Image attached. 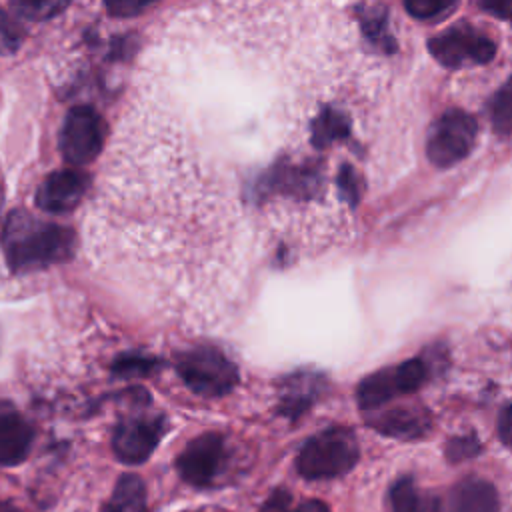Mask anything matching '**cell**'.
Here are the masks:
<instances>
[{
  "mask_svg": "<svg viewBox=\"0 0 512 512\" xmlns=\"http://www.w3.org/2000/svg\"><path fill=\"white\" fill-rule=\"evenodd\" d=\"M2 248L14 272H32L70 258L74 252V232L38 220L26 210H14L2 228Z\"/></svg>",
  "mask_w": 512,
  "mask_h": 512,
  "instance_id": "6da1fadb",
  "label": "cell"
},
{
  "mask_svg": "<svg viewBox=\"0 0 512 512\" xmlns=\"http://www.w3.org/2000/svg\"><path fill=\"white\" fill-rule=\"evenodd\" d=\"M360 458L356 434L344 426H332L310 436L298 456L296 470L306 480H328L348 474Z\"/></svg>",
  "mask_w": 512,
  "mask_h": 512,
  "instance_id": "7a4b0ae2",
  "label": "cell"
},
{
  "mask_svg": "<svg viewBox=\"0 0 512 512\" xmlns=\"http://www.w3.org/2000/svg\"><path fill=\"white\" fill-rule=\"evenodd\" d=\"M176 372L182 382L202 398L226 396L240 380L236 364L212 346L180 352L176 356Z\"/></svg>",
  "mask_w": 512,
  "mask_h": 512,
  "instance_id": "3957f363",
  "label": "cell"
},
{
  "mask_svg": "<svg viewBox=\"0 0 512 512\" xmlns=\"http://www.w3.org/2000/svg\"><path fill=\"white\" fill-rule=\"evenodd\" d=\"M428 378V366L420 358H410L402 364L382 368L366 376L356 390V400L362 410H374L396 396L416 392Z\"/></svg>",
  "mask_w": 512,
  "mask_h": 512,
  "instance_id": "277c9868",
  "label": "cell"
},
{
  "mask_svg": "<svg viewBox=\"0 0 512 512\" xmlns=\"http://www.w3.org/2000/svg\"><path fill=\"white\" fill-rule=\"evenodd\" d=\"M478 124L464 110L444 112L430 128L426 152L434 166L448 168L466 158L476 142Z\"/></svg>",
  "mask_w": 512,
  "mask_h": 512,
  "instance_id": "5b68a950",
  "label": "cell"
},
{
  "mask_svg": "<svg viewBox=\"0 0 512 512\" xmlns=\"http://www.w3.org/2000/svg\"><path fill=\"white\" fill-rule=\"evenodd\" d=\"M226 462V440L220 432H202L176 456L174 466L184 482L196 488L210 486Z\"/></svg>",
  "mask_w": 512,
  "mask_h": 512,
  "instance_id": "8992f818",
  "label": "cell"
},
{
  "mask_svg": "<svg viewBox=\"0 0 512 512\" xmlns=\"http://www.w3.org/2000/svg\"><path fill=\"white\" fill-rule=\"evenodd\" d=\"M104 126L98 112L90 106H74L60 130V152L72 166L92 162L102 150Z\"/></svg>",
  "mask_w": 512,
  "mask_h": 512,
  "instance_id": "52a82bcc",
  "label": "cell"
},
{
  "mask_svg": "<svg viewBox=\"0 0 512 512\" xmlns=\"http://www.w3.org/2000/svg\"><path fill=\"white\" fill-rule=\"evenodd\" d=\"M430 54L446 68L486 64L496 54V44L470 26L450 28L428 42Z\"/></svg>",
  "mask_w": 512,
  "mask_h": 512,
  "instance_id": "ba28073f",
  "label": "cell"
},
{
  "mask_svg": "<svg viewBox=\"0 0 512 512\" xmlns=\"http://www.w3.org/2000/svg\"><path fill=\"white\" fill-rule=\"evenodd\" d=\"M166 432L164 416H128L112 432V452L124 464H142Z\"/></svg>",
  "mask_w": 512,
  "mask_h": 512,
  "instance_id": "9c48e42d",
  "label": "cell"
},
{
  "mask_svg": "<svg viewBox=\"0 0 512 512\" xmlns=\"http://www.w3.org/2000/svg\"><path fill=\"white\" fill-rule=\"evenodd\" d=\"M88 178L78 170H60L50 174L36 192V206L50 214H62L76 208L86 192Z\"/></svg>",
  "mask_w": 512,
  "mask_h": 512,
  "instance_id": "30bf717a",
  "label": "cell"
},
{
  "mask_svg": "<svg viewBox=\"0 0 512 512\" xmlns=\"http://www.w3.org/2000/svg\"><path fill=\"white\" fill-rule=\"evenodd\" d=\"M34 430L10 404L0 402V466H16L30 454Z\"/></svg>",
  "mask_w": 512,
  "mask_h": 512,
  "instance_id": "8fae6325",
  "label": "cell"
},
{
  "mask_svg": "<svg viewBox=\"0 0 512 512\" xmlns=\"http://www.w3.org/2000/svg\"><path fill=\"white\" fill-rule=\"evenodd\" d=\"M368 422L376 432L384 436H392L398 440H416L430 430L432 416L422 406H396L376 414Z\"/></svg>",
  "mask_w": 512,
  "mask_h": 512,
  "instance_id": "7c38bea8",
  "label": "cell"
},
{
  "mask_svg": "<svg viewBox=\"0 0 512 512\" xmlns=\"http://www.w3.org/2000/svg\"><path fill=\"white\" fill-rule=\"evenodd\" d=\"M448 512H500L498 490L486 478L468 476L452 488Z\"/></svg>",
  "mask_w": 512,
  "mask_h": 512,
  "instance_id": "4fadbf2b",
  "label": "cell"
},
{
  "mask_svg": "<svg viewBox=\"0 0 512 512\" xmlns=\"http://www.w3.org/2000/svg\"><path fill=\"white\" fill-rule=\"evenodd\" d=\"M392 512H442L440 498L420 490L412 478H398L390 490Z\"/></svg>",
  "mask_w": 512,
  "mask_h": 512,
  "instance_id": "5bb4252c",
  "label": "cell"
},
{
  "mask_svg": "<svg viewBox=\"0 0 512 512\" xmlns=\"http://www.w3.org/2000/svg\"><path fill=\"white\" fill-rule=\"evenodd\" d=\"M102 512H148L142 478L136 474H122Z\"/></svg>",
  "mask_w": 512,
  "mask_h": 512,
  "instance_id": "9a60e30c",
  "label": "cell"
},
{
  "mask_svg": "<svg viewBox=\"0 0 512 512\" xmlns=\"http://www.w3.org/2000/svg\"><path fill=\"white\" fill-rule=\"evenodd\" d=\"M318 394V384L310 382L308 376H300L298 382L290 380L286 394L282 396V406L280 412L286 414L288 418H296L298 414H302L316 398Z\"/></svg>",
  "mask_w": 512,
  "mask_h": 512,
  "instance_id": "2e32d148",
  "label": "cell"
},
{
  "mask_svg": "<svg viewBox=\"0 0 512 512\" xmlns=\"http://www.w3.org/2000/svg\"><path fill=\"white\" fill-rule=\"evenodd\" d=\"M12 8L26 20L42 22L60 14L72 0H10Z\"/></svg>",
  "mask_w": 512,
  "mask_h": 512,
  "instance_id": "e0dca14e",
  "label": "cell"
},
{
  "mask_svg": "<svg viewBox=\"0 0 512 512\" xmlns=\"http://www.w3.org/2000/svg\"><path fill=\"white\" fill-rule=\"evenodd\" d=\"M490 118H492L494 128L502 136L510 134V126H512V88H510V82H504L502 88L490 100Z\"/></svg>",
  "mask_w": 512,
  "mask_h": 512,
  "instance_id": "ac0fdd59",
  "label": "cell"
},
{
  "mask_svg": "<svg viewBox=\"0 0 512 512\" xmlns=\"http://www.w3.org/2000/svg\"><path fill=\"white\" fill-rule=\"evenodd\" d=\"M480 450H482V444L478 442V438L474 434H460L446 442L444 452H446V458L456 464V462L474 458Z\"/></svg>",
  "mask_w": 512,
  "mask_h": 512,
  "instance_id": "d6986e66",
  "label": "cell"
},
{
  "mask_svg": "<svg viewBox=\"0 0 512 512\" xmlns=\"http://www.w3.org/2000/svg\"><path fill=\"white\" fill-rule=\"evenodd\" d=\"M456 4H458V0H404L406 10L414 18H420V20L438 18V16L450 12Z\"/></svg>",
  "mask_w": 512,
  "mask_h": 512,
  "instance_id": "ffe728a7",
  "label": "cell"
},
{
  "mask_svg": "<svg viewBox=\"0 0 512 512\" xmlns=\"http://www.w3.org/2000/svg\"><path fill=\"white\" fill-rule=\"evenodd\" d=\"M22 44V32L16 22L0 8V56L14 54Z\"/></svg>",
  "mask_w": 512,
  "mask_h": 512,
  "instance_id": "44dd1931",
  "label": "cell"
},
{
  "mask_svg": "<svg viewBox=\"0 0 512 512\" xmlns=\"http://www.w3.org/2000/svg\"><path fill=\"white\" fill-rule=\"evenodd\" d=\"M154 366H156V360H152V358L126 354L114 362L112 370L120 376H142V374H148Z\"/></svg>",
  "mask_w": 512,
  "mask_h": 512,
  "instance_id": "7402d4cb",
  "label": "cell"
},
{
  "mask_svg": "<svg viewBox=\"0 0 512 512\" xmlns=\"http://www.w3.org/2000/svg\"><path fill=\"white\" fill-rule=\"evenodd\" d=\"M156 0H106L108 14L116 18H132L152 6Z\"/></svg>",
  "mask_w": 512,
  "mask_h": 512,
  "instance_id": "603a6c76",
  "label": "cell"
},
{
  "mask_svg": "<svg viewBox=\"0 0 512 512\" xmlns=\"http://www.w3.org/2000/svg\"><path fill=\"white\" fill-rule=\"evenodd\" d=\"M290 494L284 490H276L270 494L266 504L262 506V512H288L290 508Z\"/></svg>",
  "mask_w": 512,
  "mask_h": 512,
  "instance_id": "cb8c5ba5",
  "label": "cell"
},
{
  "mask_svg": "<svg viewBox=\"0 0 512 512\" xmlns=\"http://www.w3.org/2000/svg\"><path fill=\"white\" fill-rule=\"evenodd\" d=\"M510 2L512 0H480L482 10H486L488 14L500 18V20H508L510 14Z\"/></svg>",
  "mask_w": 512,
  "mask_h": 512,
  "instance_id": "d4e9b609",
  "label": "cell"
},
{
  "mask_svg": "<svg viewBox=\"0 0 512 512\" xmlns=\"http://www.w3.org/2000/svg\"><path fill=\"white\" fill-rule=\"evenodd\" d=\"M288 512H330V508H328L322 500L308 498V500L300 502L296 508H292V510H288Z\"/></svg>",
  "mask_w": 512,
  "mask_h": 512,
  "instance_id": "484cf974",
  "label": "cell"
},
{
  "mask_svg": "<svg viewBox=\"0 0 512 512\" xmlns=\"http://www.w3.org/2000/svg\"><path fill=\"white\" fill-rule=\"evenodd\" d=\"M498 434H500L502 444H508V434H510V406L508 404L502 408V414L498 418Z\"/></svg>",
  "mask_w": 512,
  "mask_h": 512,
  "instance_id": "4316f807",
  "label": "cell"
},
{
  "mask_svg": "<svg viewBox=\"0 0 512 512\" xmlns=\"http://www.w3.org/2000/svg\"><path fill=\"white\" fill-rule=\"evenodd\" d=\"M0 512H20V510L10 502H0Z\"/></svg>",
  "mask_w": 512,
  "mask_h": 512,
  "instance_id": "83f0119b",
  "label": "cell"
},
{
  "mask_svg": "<svg viewBox=\"0 0 512 512\" xmlns=\"http://www.w3.org/2000/svg\"><path fill=\"white\" fill-rule=\"evenodd\" d=\"M0 204H2V190H0Z\"/></svg>",
  "mask_w": 512,
  "mask_h": 512,
  "instance_id": "f1b7e54d",
  "label": "cell"
}]
</instances>
